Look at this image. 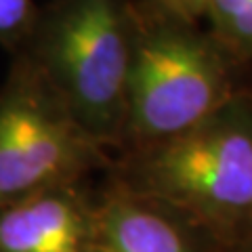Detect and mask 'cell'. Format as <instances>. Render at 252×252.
<instances>
[{"label": "cell", "mask_w": 252, "mask_h": 252, "mask_svg": "<svg viewBox=\"0 0 252 252\" xmlns=\"http://www.w3.org/2000/svg\"><path fill=\"white\" fill-rule=\"evenodd\" d=\"M107 175L227 250L252 233V80L177 137L112 160Z\"/></svg>", "instance_id": "cell-1"}, {"label": "cell", "mask_w": 252, "mask_h": 252, "mask_svg": "<svg viewBox=\"0 0 252 252\" xmlns=\"http://www.w3.org/2000/svg\"><path fill=\"white\" fill-rule=\"evenodd\" d=\"M137 32L135 0H49L11 57L26 61L114 158L124 135Z\"/></svg>", "instance_id": "cell-2"}, {"label": "cell", "mask_w": 252, "mask_h": 252, "mask_svg": "<svg viewBox=\"0 0 252 252\" xmlns=\"http://www.w3.org/2000/svg\"><path fill=\"white\" fill-rule=\"evenodd\" d=\"M246 69L202 23L147 19L139 13L124 135L116 156L156 145L202 122L250 82L244 78Z\"/></svg>", "instance_id": "cell-3"}, {"label": "cell", "mask_w": 252, "mask_h": 252, "mask_svg": "<svg viewBox=\"0 0 252 252\" xmlns=\"http://www.w3.org/2000/svg\"><path fill=\"white\" fill-rule=\"evenodd\" d=\"M112 156L80 128L19 57L0 86V206L40 189L105 175Z\"/></svg>", "instance_id": "cell-4"}, {"label": "cell", "mask_w": 252, "mask_h": 252, "mask_svg": "<svg viewBox=\"0 0 252 252\" xmlns=\"http://www.w3.org/2000/svg\"><path fill=\"white\" fill-rule=\"evenodd\" d=\"M89 252H223L193 223L105 172L94 191Z\"/></svg>", "instance_id": "cell-5"}, {"label": "cell", "mask_w": 252, "mask_h": 252, "mask_svg": "<svg viewBox=\"0 0 252 252\" xmlns=\"http://www.w3.org/2000/svg\"><path fill=\"white\" fill-rule=\"evenodd\" d=\"M94 191L76 181L0 206V252H89Z\"/></svg>", "instance_id": "cell-6"}, {"label": "cell", "mask_w": 252, "mask_h": 252, "mask_svg": "<svg viewBox=\"0 0 252 252\" xmlns=\"http://www.w3.org/2000/svg\"><path fill=\"white\" fill-rule=\"evenodd\" d=\"M204 28L242 67H252V0H208Z\"/></svg>", "instance_id": "cell-7"}, {"label": "cell", "mask_w": 252, "mask_h": 252, "mask_svg": "<svg viewBox=\"0 0 252 252\" xmlns=\"http://www.w3.org/2000/svg\"><path fill=\"white\" fill-rule=\"evenodd\" d=\"M38 6L34 0H0V46L11 55L26 40Z\"/></svg>", "instance_id": "cell-8"}, {"label": "cell", "mask_w": 252, "mask_h": 252, "mask_svg": "<svg viewBox=\"0 0 252 252\" xmlns=\"http://www.w3.org/2000/svg\"><path fill=\"white\" fill-rule=\"evenodd\" d=\"M139 13L147 19L202 23L208 0H135Z\"/></svg>", "instance_id": "cell-9"}, {"label": "cell", "mask_w": 252, "mask_h": 252, "mask_svg": "<svg viewBox=\"0 0 252 252\" xmlns=\"http://www.w3.org/2000/svg\"><path fill=\"white\" fill-rule=\"evenodd\" d=\"M225 252H252V233H248L246 238H242L240 242H235L233 246H229Z\"/></svg>", "instance_id": "cell-10"}]
</instances>
